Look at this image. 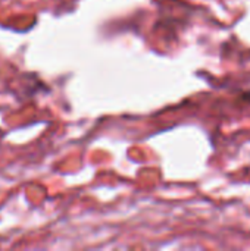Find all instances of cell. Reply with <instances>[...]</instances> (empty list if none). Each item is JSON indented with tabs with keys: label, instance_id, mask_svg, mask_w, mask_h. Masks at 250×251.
I'll return each instance as SVG.
<instances>
[{
	"label": "cell",
	"instance_id": "obj_1",
	"mask_svg": "<svg viewBox=\"0 0 250 251\" xmlns=\"http://www.w3.org/2000/svg\"><path fill=\"white\" fill-rule=\"evenodd\" d=\"M243 99L250 103V91H248V93H245V94H243Z\"/></svg>",
	"mask_w": 250,
	"mask_h": 251
}]
</instances>
